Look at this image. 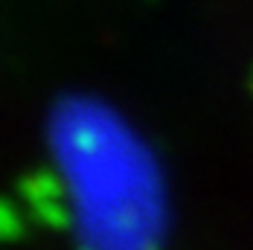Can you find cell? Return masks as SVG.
<instances>
[{
	"instance_id": "obj_1",
	"label": "cell",
	"mask_w": 253,
	"mask_h": 250,
	"mask_svg": "<svg viewBox=\"0 0 253 250\" xmlns=\"http://www.w3.org/2000/svg\"><path fill=\"white\" fill-rule=\"evenodd\" d=\"M47 149L76 250H163L169 183L149 137L114 102L70 93L52 105Z\"/></svg>"
}]
</instances>
